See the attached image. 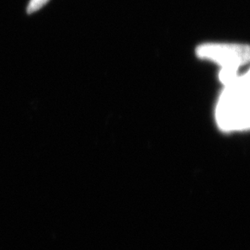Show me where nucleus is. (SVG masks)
Wrapping results in <instances>:
<instances>
[{
    "instance_id": "nucleus-1",
    "label": "nucleus",
    "mask_w": 250,
    "mask_h": 250,
    "mask_svg": "<svg viewBox=\"0 0 250 250\" xmlns=\"http://www.w3.org/2000/svg\"><path fill=\"white\" fill-rule=\"evenodd\" d=\"M215 117L224 131L243 130L250 126V72L224 86L218 102Z\"/></svg>"
},
{
    "instance_id": "nucleus-2",
    "label": "nucleus",
    "mask_w": 250,
    "mask_h": 250,
    "mask_svg": "<svg viewBox=\"0 0 250 250\" xmlns=\"http://www.w3.org/2000/svg\"><path fill=\"white\" fill-rule=\"evenodd\" d=\"M196 55L204 60L219 64L221 67H236L250 62V46L241 44L206 43L196 48Z\"/></svg>"
},
{
    "instance_id": "nucleus-3",
    "label": "nucleus",
    "mask_w": 250,
    "mask_h": 250,
    "mask_svg": "<svg viewBox=\"0 0 250 250\" xmlns=\"http://www.w3.org/2000/svg\"><path fill=\"white\" fill-rule=\"evenodd\" d=\"M238 70L239 68L236 67H222L219 74L220 82L224 86H228L235 82L240 76L238 75Z\"/></svg>"
},
{
    "instance_id": "nucleus-4",
    "label": "nucleus",
    "mask_w": 250,
    "mask_h": 250,
    "mask_svg": "<svg viewBox=\"0 0 250 250\" xmlns=\"http://www.w3.org/2000/svg\"><path fill=\"white\" fill-rule=\"evenodd\" d=\"M50 0H31L27 7V12L32 14L33 12H38L42 7H44Z\"/></svg>"
}]
</instances>
